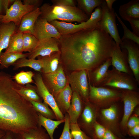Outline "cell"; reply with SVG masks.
<instances>
[{"label": "cell", "instance_id": "6da1fadb", "mask_svg": "<svg viewBox=\"0 0 139 139\" xmlns=\"http://www.w3.org/2000/svg\"><path fill=\"white\" fill-rule=\"evenodd\" d=\"M60 60L73 71L91 70L111 58L115 42L98 25L65 35L59 40Z\"/></svg>", "mask_w": 139, "mask_h": 139}, {"label": "cell", "instance_id": "7a4b0ae2", "mask_svg": "<svg viewBox=\"0 0 139 139\" xmlns=\"http://www.w3.org/2000/svg\"><path fill=\"white\" fill-rule=\"evenodd\" d=\"M12 76L0 72V129L20 134L38 126V115L31 103L16 90Z\"/></svg>", "mask_w": 139, "mask_h": 139}, {"label": "cell", "instance_id": "3957f363", "mask_svg": "<svg viewBox=\"0 0 139 139\" xmlns=\"http://www.w3.org/2000/svg\"><path fill=\"white\" fill-rule=\"evenodd\" d=\"M41 12L40 17L49 22L54 20L63 22H77L80 23L85 22L88 16L79 8L75 7L43 4L40 8Z\"/></svg>", "mask_w": 139, "mask_h": 139}, {"label": "cell", "instance_id": "277c9868", "mask_svg": "<svg viewBox=\"0 0 139 139\" xmlns=\"http://www.w3.org/2000/svg\"><path fill=\"white\" fill-rule=\"evenodd\" d=\"M89 83V100L98 109L108 107L121 100V90L105 87H95Z\"/></svg>", "mask_w": 139, "mask_h": 139}, {"label": "cell", "instance_id": "5b68a950", "mask_svg": "<svg viewBox=\"0 0 139 139\" xmlns=\"http://www.w3.org/2000/svg\"><path fill=\"white\" fill-rule=\"evenodd\" d=\"M138 85L133 76L120 72L113 67L108 70L105 79L99 86L137 91Z\"/></svg>", "mask_w": 139, "mask_h": 139}, {"label": "cell", "instance_id": "8992f818", "mask_svg": "<svg viewBox=\"0 0 139 139\" xmlns=\"http://www.w3.org/2000/svg\"><path fill=\"white\" fill-rule=\"evenodd\" d=\"M102 11L101 20L97 25L101 28L108 33L117 44L122 43L117 26L115 13L113 8L110 10L107 7L105 0L100 6Z\"/></svg>", "mask_w": 139, "mask_h": 139}, {"label": "cell", "instance_id": "52a82bcc", "mask_svg": "<svg viewBox=\"0 0 139 139\" xmlns=\"http://www.w3.org/2000/svg\"><path fill=\"white\" fill-rule=\"evenodd\" d=\"M85 70L74 71L68 76V82L73 91L76 92L84 102L89 100V87Z\"/></svg>", "mask_w": 139, "mask_h": 139}, {"label": "cell", "instance_id": "ba28073f", "mask_svg": "<svg viewBox=\"0 0 139 139\" xmlns=\"http://www.w3.org/2000/svg\"><path fill=\"white\" fill-rule=\"evenodd\" d=\"M33 78L37 92L43 102L50 107L54 112L57 120L64 119L65 116L59 108L55 98L45 84L41 73L39 72L34 73Z\"/></svg>", "mask_w": 139, "mask_h": 139}, {"label": "cell", "instance_id": "9c48e42d", "mask_svg": "<svg viewBox=\"0 0 139 139\" xmlns=\"http://www.w3.org/2000/svg\"><path fill=\"white\" fill-rule=\"evenodd\" d=\"M41 74L45 84L54 97L65 87L68 83L61 65L59 66L57 70L54 72Z\"/></svg>", "mask_w": 139, "mask_h": 139}, {"label": "cell", "instance_id": "30bf717a", "mask_svg": "<svg viewBox=\"0 0 139 139\" xmlns=\"http://www.w3.org/2000/svg\"><path fill=\"white\" fill-rule=\"evenodd\" d=\"M36 8L34 5L23 4L20 0H15L6 11L0 22L7 23L13 22L18 28L23 16Z\"/></svg>", "mask_w": 139, "mask_h": 139}, {"label": "cell", "instance_id": "8fae6325", "mask_svg": "<svg viewBox=\"0 0 139 139\" xmlns=\"http://www.w3.org/2000/svg\"><path fill=\"white\" fill-rule=\"evenodd\" d=\"M121 100L124 103V113L120 123L124 134L127 133V122L135 107L139 104V94L137 91L121 90Z\"/></svg>", "mask_w": 139, "mask_h": 139}, {"label": "cell", "instance_id": "7c38bea8", "mask_svg": "<svg viewBox=\"0 0 139 139\" xmlns=\"http://www.w3.org/2000/svg\"><path fill=\"white\" fill-rule=\"evenodd\" d=\"M99 116L103 126L118 137L121 138L122 135L118 127V110L115 103L108 107L102 108Z\"/></svg>", "mask_w": 139, "mask_h": 139}, {"label": "cell", "instance_id": "4fadbf2b", "mask_svg": "<svg viewBox=\"0 0 139 139\" xmlns=\"http://www.w3.org/2000/svg\"><path fill=\"white\" fill-rule=\"evenodd\" d=\"M85 107L77 121V124L82 129H83L92 137L93 126L98 115V109L89 100L84 102Z\"/></svg>", "mask_w": 139, "mask_h": 139}, {"label": "cell", "instance_id": "5bb4252c", "mask_svg": "<svg viewBox=\"0 0 139 139\" xmlns=\"http://www.w3.org/2000/svg\"><path fill=\"white\" fill-rule=\"evenodd\" d=\"M32 34L39 42L52 38L59 40L61 36L54 26L41 17L38 18L35 23Z\"/></svg>", "mask_w": 139, "mask_h": 139}, {"label": "cell", "instance_id": "9a60e30c", "mask_svg": "<svg viewBox=\"0 0 139 139\" xmlns=\"http://www.w3.org/2000/svg\"><path fill=\"white\" fill-rule=\"evenodd\" d=\"M121 48L127 51L128 62L136 80L139 84V45L133 41L125 40L120 45Z\"/></svg>", "mask_w": 139, "mask_h": 139}, {"label": "cell", "instance_id": "2e32d148", "mask_svg": "<svg viewBox=\"0 0 139 139\" xmlns=\"http://www.w3.org/2000/svg\"><path fill=\"white\" fill-rule=\"evenodd\" d=\"M111 65L117 70L134 76L128 62L127 50L114 43L111 57Z\"/></svg>", "mask_w": 139, "mask_h": 139}, {"label": "cell", "instance_id": "e0dca14e", "mask_svg": "<svg viewBox=\"0 0 139 139\" xmlns=\"http://www.w3.org/2000/svg\"><path fill=\"white\" fill-rule=\"evenodd\" d=\"M60 51L59 40L52 38L45 41H39L35 48L30 53L28 58L35 59L39 56L45 57Z\"/></svg>", "mask_w": 139, "mask_h": 139}, {"label": "cell", "instance_id": "ac0fdd59", "mask_svg": "<svg viewBox=\"0 0 139 139\" xmlns=\"http://www.w3.org/2000/svg\"><path fill=\"white\" fill-rule=\"evenodd\" d=\"M111 65V58H110L93 70L88 71L89 82L91 85L95 87H99L105 79L108 68Z\"/></svg>", "mask_w": 139, "mask_h": 139}, {"label": "cell", "instance_id": "d6986e66", "mask_svg": "<svg viewBox=\"0 0 139 139\" xmlns=\"http://www.w3.org/2000/svg\"><path fill=\"white\" fill-rule=\"evenodd\" d=\"M41 14L40 8H36L22 18L17 31L32 34L35 23Z\"/></svg>", "mask_w": 139, "mask_h": 139}, {"label": "cell", "instance_id": "ffe728a7", "mask_svg": "<svg viewBox=\"0 0 139 139\" xmlns=\"http://www.w3.org/2000/svg\"><path fill=\"white\" fill-rule=\"evenodd\" d=\"M18 29L13 22L0 24V55L2 51L8 47L11 37L16 32Z\"/></svg>", "mask_w": 139, "mask_h": 139}, {"label": "cell", "instance_id": "44dd1931", "mask_svg": "<svg viewBox=\"0 0 139 139\" xmlns=\"http://www.w3.org/2000/svg\"><path fill=\"white\" fill-rule=\"evenodd\" d=\"M49 23L54 26L61 35H67L86 29L87 26L84 22L78 24L58 20H54Z\"/></svg>", "mask_w": 139, "mask_h": 139}, {"label": "cell", "instance_id": "7402d4cb", "mask_svg": "<svg viewBox=\"0 0 139 139\" xmlns=\"http://www.w3.org/2000/svg\"><path fill=\"white\" fill-rule=\"evenodd\" d=\"M83 102H84L79 95L75 92H73L71 105L67 111L70 124L77 123L83 109Z\"/></svg>", "mask_w": 139, "mask_h": 139}, {"label": "cell", "instance_id": "603a6c76", "mask_svg": "<svg viewBox=\"0 0 139 139\" xmlns=\"http://www.w3.org/2000/svg\"><path fill=\"white\" fill-rule=\"evenodd\" d=\"M73 91L68 83L65 87L54 98L59 109L66 114L71 105Z\"/></svg>", "mask_w": 139, "mask_h": 139}, {"label": "cell", "instance_id": "cb8c5ba5", "mask_svg": "<svg viewBox=\"0 0 139 139\" xmlns=\"http://www.w3.org/2000/svg\"><path fill=\"white\" fill-rule=\"evenodd\" d=\"M42 67L41 73H52L58 69L60 60V52L54 53L49 55L41 57Z\"/></svg>", "mask_w": 139, "mask_h": 139}, {"label": "cell", "instance_id": "d4e9b609", "mask_svg": "<svg viewBox=\"0 0 139 139\" xmlns=\"http://www.w3.org/2000/svg\"><path fill=\"white\" fill-rule=\"evenodd\" d=\"M119 12L120 16L125 20L128 18H139V0H132L121 5Z\"/></svg>", "mask_w": 139, "mask_h": 139}, {"label": "cell", "instance_id": "484cf974", "mask_svg": "<svg viewBox=\"0 0 139 139\" xmlns=\"http://www.w3.org/2000/svg\"><path fill=\"white\" fill-rule=\"evenodd\" d=\"M29 55V53H2L0 55V68H7L13 65L18 59L28 57Z\"/></svg>", "mask_w": 139, "mask_h": 139}, {"label": "cell", "instance_id": "4316f807", "mask_svg": "<svg viewBox=\"0 0 139 139\" xmlns=\"http://www.w3.org/2000/svg\"><path fill=\"white\" fill-rule=\"evenodd\" d=\"M16 90L19 94L28 101L42 102V100L37 92L35 86L30 84L26 85L18 84Z\"/></svg>", "mask_w": 139, "mask_h": 139}, {"label": "cell", "instance_id": "83f0119b", "mask_svg": "<svg viewBox=\"0 0 139 139\" xmlns=\"http://www.w3.org/2000/svg\"><path fill=\"white\" fill-rule=\"evenodd\" d=\"M38 125L42 126L45 129L49 135L50 139H54V133L55 129L61 124L64 122L65 119L56 121L48 118L42 116L38 113Z\"/></svg>", "mask_w": 139, "mask_h": 139}, {"label": "cell", "instance_id": "f1b7e54d", "mask_svg": "<svg viewBox=\"0 0 139 139\" xmlns=\"http://www.w3.org/2000/svg\"><path fill=\"white\" fill-rule=\"evenodd\" d=\"M13 66V70H18L20 68L27 67L41 73L42 64V60L40 58L36 59L24 58L18 60Z\"/></svg>", "mask_w": 139, "mask_h": 139}, {"label": "cell", "instance_id": "f546056e", "mask_svg": "<svg viewBox=\"0 0 139 139\" xmlns=\"http://www.w3.org/2000/svg\"><path fill=\"white\" fill-rule=\"evenodd\" d=\"M23 33L17 31L11 37L8 47L5 52L23 53Z\"/></svg>", "mask_w": 139, "mask_h": 139}, {"label": "cell", "instance_id": "4dcf8cb0", "mask_svg": "<svg viewBox=\"0 0 139 139\" xmlns=\"http://www.w3.org/2000/svg\"><path fill=\"white\" fill-rule=\"evenodd\" d=\"M20 134L23 139H50L45 129L39 125Z\"/></svg>", "mask_w": 139, "mask_h": 139}, {"label": "cell", "instance_id": "1f68e13d", "mask_svg": "<svg viewBox=\"0 0 139 139\" xmlns=\"http://www.w3.org/2000/svg\"><path fill=\"white\" fill-rule=\"evenodd\" d=\"M104 1L102 0H77L79 8L88 16L91 15L93 10L100 7Z\"/></svg>", "mask_w": 139, "mask_h": 139}, {"label": "cell", "instance_id": "d6a6232c", "mask_svg": "<svg viewBox=\"0 0 139 139\" xmlns=\"http://www.w3.org/2000/svg\"><path fill=\"white\" fill-rule=\"evenodd\" d=\"M35 110L42 116L51 119L56 118L54 112L49 107L47 104L42 102L31 100L29 101Z\"/></svg>", "mask_w": 139, "mask_h": 139}, {"label": "cell", "instance_id": "836d02e7", "mask_svg": "<svg viewBox=\"0 0 139 139\" xmlns=\"http://www.w3.org/2000/svg\"><path fill=\"white\" fill-rule=\"evenodd\" d=\"M23 52L31 53L39 42L37 39L33 34L30 33H23Z\"/></svg>", "mask_w": 139, "mask_h": 139}, {"label": "cell", "instance_id": "e575fe53", "mask_svg": "<svg viewBox=\"0 0 139 139\" xmlns=\"http://www.w3.org/2000/svg\"><path fill=\"white\" fill-rule=\"evenodd\" d=\"M34 74V73L31 71H21L15 74L13 79L17 83L21 85L34 83V81L33 79Z\"/></svg>", "mask_w": 139, "mask_h": 139}, {"label": "cell", "instance_id": "d590c367", "mask_svg": "<svg viewBox=\"0 0 139 139\" xmlns=\"http://www.w3.org/2000/svg\"><path fill=\"white\" fill-rule=\"evenodd\" d=\"M115 15L121 25L124 31V35L121 38L122 41L125 40H128L132 41L139 45V36L134 34L126 26L121 20V19L115 13Z\"/></svg>", "mask_w": 139, "mask_h": 139}, {"label": "cell", "instance_id": "8d00e7d4", "mask_svg": "<svg viewBox=\"0 0 139 139\" xmlns=\"http://www.w3.org/2000/svg\"><path fill=\"white\" fill-rule=\"evenodd\" d=\"M70 128L73 139H91L80 128L77 123H70Z\"/></svg>", "mask_w": 139, "mask_h": 139}, {"label": "cell", "instance_id": "74e56055", "mask_svg": "<svg viewBox=\"0 0 139 139\" xmlns=\"http://www.w3.org/2000/svg\"><path fill=\"white\" fill-rule=\"evenodd\" d=\"M65 116L64 125L62 134L59 139H73L70 128V122L69 117L67 113Z\"/></svg>", "mask_w": 139, "mask_h": 139}, {"label": "cell", "instance_id": "f35d334b", "mask_svg": "<svg viewBox=\"0 0 139 139\" xmlns=\"http://www.w3.org/2000/svg\"><path fill=\"white\" fill-rule=\"evenodd\" d=\"M106 128L96 121L93 126V133L92 137L94 139H102L106 131Z\"/></svg>", "mask_w": 139, "mask_h": 139}, {"label": "cell", "instance_id": "ab89813d", "mask_svg": "<svg viewBox=\"0 0 139 139\" xmlns=\"http://www.w3.org/2000/svg\"><path fill=\"white\" fill-rule=\"evenodd\" d=\"M129 23L133 32L136 36H139V18H131L127 19Z\"/></svg>", "mask_w": 139, "mask_h": 139}, {"label": "cell", "instance_id": "60d3db41", "mask_svg": "<svg viewBox=\"0 0 139 139\" xmlns=\"http://www.w3.org/2000/svg\"><path fill=\"white\" fill-rule=\"evenodd\" d=\"M53 4L65 6L75 7V1L73 0H52Z\"/></svg>", "mask_w": 139, "mask_h": 139}, {"label": "cell", "instance_id": "b9f144b4", "mask_svg": "<svg viewBox=\"0 0 139 139\" xmlns=\"http://www.w3.org/2000/svg\"><path fill=\"white\" fill-rule=\"evenodd\" d=\"M139 125V119L138 116L135 115L128 119L126 124L127 129L132 128Z\"/></svg>", "mask_w": 139, "mask_h": 139}, {"label": "cell", "instance_id": "7bdbcfd3", "mask_svg": "<svg viewBox=\"0 0 139 139\" xmlns=\"http://www.w3.org/2000/svg\"><path fill=\"white\" fill-rule=\"evenodd\" d=\"M127 134L130 136L135 137H138L139 136V125L128 129Z\"/></svg>", "mask_w": 139, "mask_h": 139}, {"label": "cell", "instance_id": "ee69618b", "mask_svg": "<svg viewBox=\"0 0 139 139\" xmlns=\"http://www.w3.org/2000/svg\"><path fill=\"white\" fill-rule=\"evenodd\" d=\"M118 137L109 129L106 128L105 133L102 139H121Z\"/></svg>", "mask_w": 139, "mask_h": 139}, {"label": "cell", "instance_id": "f6af8a7d", "mask_svg": "<svg viewBox=\"0 0 139 139\" xmlns=\"http://www.w3.org/2000/svg\"><path fill=\"white\" fill-rule=\"evenodd\" d=\"M42 1L40 0H24L23 4L25 5H34L37 8L39 7V6Z\"/></svg>", "mask_w": 139, "mask_h": 139}, {"label": "cell", "instance_id": "bcb514c9", "mask_svg": "<svg viewBox=\"0 0 139 139\" xmlns=\"http://www.w3.org/2000/svg\"><path fill=\"white\" fill-rule=\"evenodd\" d=\"M116 1V0H105V2L108 8L110 10H111L113 8L112 5L114 2Z\"/></svg>", "mask_w": 139, "mask_h": 139}, {"label": "cell", "instance_id": "7dc6e473", "mask_svg": "<svg viewBox=\"0 0 139 139\" xmlns=\"http://www.w3.org/2000/svg\"><path fill=\"white\" fill-rule=\"evenodd\" d=\"M13 133L10 132H7L5 134L1 139H12Z\"/></svg>", "mask_w": 139, "mask_h": 139}, {"label": "cell", "instance_id": "c3c4849f", "mask_svg": "<svg viewBox=\"0 0 139 139\" xmlns=\"http://www.w3.org/2000/svg\"><path fill=\"white\" fill-rule=\"evenodd\" d=\"M4 10L3 0H0V14L3 15L2 13Z\"/></svg>", "mask_w": 139, "mask_h": 139}, {"label": "cell", "instance_id": "681fc988", "mask_svg": "<svg viewBox=\"0 0 139 139\" xmlns=\"http://www.w3.org/2000/svg\"><path fill=\"white\" fill-rule=\"evenodd\" d=\"M12 139H23L20 134H14Z\"/></svg>", "mask_w": 139, "mask_h": 139}, {"label": "cell", "instance_id": "f907efd6", "mask_svg": "<svg viewBox=\"0 0 139 139\" xmlns=\"http://www.w3.org/2000/svg\"><path fill=\"white\" fill-rule=\"evenodd\" d=\"M6 132L0 129V139L5 134Z\"/></svg>", "mask_w": 139, "mask_h": 139}, {"label": "cell", "instance_id": "816d5d0a", "mask_svg": "<svg viewBox=\"0 0 139 139\" xmlns=\"http://www.w3.org/2000/svg\"><path fill=\"white\" fill-rule=\"evenodd\" d=\"M4 15L0 14V22L3 18Z\"/></svg>", "mask_w": 139, "mask_h": 139}, {"label": "cell", "instance_id": "f5cc1de1", "mask_svg": "<svg viewBox=\"0 0 139 139\" xmlns=\"http://www.w3.org/2000/svg\"><path fill=\"white\" fill-rule=\"evenodd\" d=\"M131 139H138V138H132Z\"/></svg>", "mask_w": 139, "mask_h": 139}, {"label": "cell", "instance_id": "db71d44e", "mask_svg": "<svg viewBox=\"0 0 139 139\" xmlns=\"http://www.w3.org/2000/svg\"><path fill=\"white\" fill-rule=\"evenodd\" d=\"M121 139H122L121 138Z\"/></svg>", "mask_w": 139, "mask_h": 139}]
</instances>
